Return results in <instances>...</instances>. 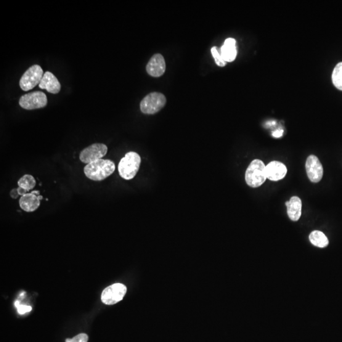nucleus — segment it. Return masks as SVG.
<instances>
[{
    "instance_id": "3",
    "label": "nucleus",
    "mask_w": 342,
    "mask_h": 342,
    "mask_svg": "<svg viewBox=\"0 0 342 342\" xmlns=\"http://www.w3.org/2000/svg\"><path fill=\"white\" fill-rule=\"evenodd\" d=\"M267 179L266 166L263 162L255 159L250 163L245 172L246 184L252 188L261 187Z\"/></svg>"
},
{
    "instance_id": "8",
    "label": "nucleus",
    "mask_w": 342,
    "mask_h": 342,
    "mask_svg": "<svg viewBox=\"0 0 342 342\" xmlns=\"http://www.w3.org/2000/svg\"><path fill=\"white\" fill-rule=\"evenodd\" d=\"M108 152L107 146L102 143H95L84 148L79 155L82 163L90 164L105 157Z\"/></svg>"
},
{
    "instance_id": "23",
    "label": "nucleus",
    "mask_w": 342,
    "mask_h": 342,
    "mask_svg": "<svg viewBox=\"0 0 342 342\" xmlns=\"http://www.w3.org/2000/svg\"><path fill=\"white\" fill-rule=\"evenodd\" d=\"M283 133V129H278L277 131H275L274 132H272V136L275 138H280L282 136Z\"/></svg>"
},
{
    "instance_id": "20",
    "label": "nucleus",
    "mask_w": 342,
    "mask_h": 342,
    "mask_svg": "<svg viewBox=\"0 0 342 342\" xmlns=\"http://www.w3.org/2000/svg\"><path fill=\"white\" fill-rule=\"evenodd\" d=\"M88 336L86 333H80L73 338L66 339L65 342H87Z\"/></svg>"
},
{
    "instance_id": "2",
    "label": "nucleus",
    "mask_w": 342,
    "mask_h": 342,
    "mask_svg": "<svg viewBox=\"0 0 342 342\" xmlns=\"http://www.w3.org/2000/svg\"><path fill=\"white\" fill-rule=\"evenodd\" d=\"M141 157L134 152L127 153L118 166L119 174L122 178L131 180L136 176L141 164Z\"/></svg>"
},
{
    "instance_id": "15",
    "label": "nucleus",
    "mask_w": 342,
    "mask_h": 342,
    "mask_svg": "<svg viewBox=\"0 0 342 342\" xmlns=\"http://www.w3.org/2000/svg\"><path fill=\"white\" fill-rule=\"evenodd\" d=\"M221 56L225 62H231L235 60L237 55L235 39L230 38L225 40L223 46L221 49Z\"/></svg>"
},
{
    "instance_id": "16",
    "label": "nucleus",
    "mask_w": 342,
    "mask_h": 342,
    "mask_svg": "<svg viewBox=\"0 0 342 342\" xmlns=\"http://www.w3.org/2000/svg\"><path fill=\"white\" fill-rule=\"evenodd\" d=\"M310 242L317 247L325 248L329 244L328 238L322 232L314 231L309 235Z\"/></svg>"
},
{
    "instance_id": "7",
    "label": "nucleus",
    "mask_w": 342,
    "mask_h": 342,
    "mask_svg": "<svg viewBox=\"0 0 342 342\" xmlns=\"http://www.w3.org/2000/svg\"><path fill=\"white\" fill-rule=\"evenodd\" d=\"M126 286L122 283H115L106 288L103 291L101 300L106 305H114L120 302L125 296Z\"/></svg>"
},
{
    "instance_id": "1",
    "label": "nucleus",
    "mask_w": 342,
    "mask_h": 342,
    "mask_svg": "<svg viewBox=\"0 0 342 342\" xmlns=\"http://www.w3.org/2000/svg\"><path fill=\"white\" fill-rule=\"evenodd\" d=\"M115 164L107 159H100L84 167V172L87 178L95 181H103L115 171Z\"/></svg>"
},
{
    "instance_id": "11",
    "label": "nucleus",
    "mask_w": 342,
    "mask_h": 342,
    "mask_svg": "<svg viewBox=\"0 0 342 342\" xmlns=\"http://www.w3.org/2000/svg\"><path fill=\"white\" fill-rule=\"evenodd\" d=\"M166 70L165 59L160 54L153 55L147 65V71L150 76L158 78L163 75Z\"/></svg>"
},
{
    "instance_id": "21",
    "label": "nucleus",
    "mask_w": 342,
    "mask_h": 342,
    "mask_svg": "<svg viewBox=\"0 0 342 342\" xmlns=\"http://www.w3.org/2000/svg\"><path fill=\"white\" fill-rule=\"evenodd\" d=\"M15 306L17 307V311L20 314H25L26 312H30L32 310V307L31 306L20 305L18 301H16L15 302Z\"/></svg>"
},
{
    "instance_id": "6",
    "label": "nucleus",
    "mask_w": 342,
    "mask_h": 342,
    "mask_svg": "<svg viewBox=\"0 0 342 342\" xmlns=\"http://www.w3.org/2000/svg\"><path fill=\"white\" fill-rule=\"evenodd\" d=\"M47 95L41 92H34L23 95L19 100L21 107L26 110H34L43 108L47 105Z\"/></svg>"
},
{
    "instance_id": "19",
    "label": "nucleus",
    "mask_w": 342,
    "mask_h": 342,
    "mask_svg": "<svg viewBox=\"0 0 342 342\" xmlns=\"http://www.w3.org/2000/svg\"><path fill=\"white\" fill-rule=\"evenodd\" d=\"M211 53L217 65L220 66V67H224L226 65V62H225L221 55L219 54L216 47L212 48Z\"/></svg>"
},
{
    "instance_id": "9",
    "label": "nucleus",
    "mask_w": 342,
    "mask_h": 342,
    "mask_svg": "<svg viewBox=\"0 0 342 342\" xmlns=\"http://www.w3.org/2000/svg\"><path fill=\"white\" fill-rule=\"evenodd\" d=\"M307 176L312 183H318L323 176V168L319 158L312 155L307 158L306 164Z\"/></svg>"
},
{
    "instance_id": "22",
    "label": "nucleus",
    "mask_w": 342,
    "mask_h": 342,
    "mask_svg": "<svg viewBox=\"0 0 342 342\" xmlns=\"http://www.w3.org/2000/svg\"><path fill=\"white\" fill-rule=\"evenodd\" d=\"M10 194V197H11L12 198H14V199H17L18 196H19V194H18L17 188H15V189L12 190Z\"/></svg>"
},
{
    "instance_id": "13",
    "label": "nucleus",
    "mask_w": 342,
    "mask_h": 342,
    "mask_svg": "<svg viewBox=\"0 0 342 342\" xmlns=\"http://www.w3.org/2000/svg\"><path fill=\"white\" fill-rule=\"evenodd\" d=\"M39 87L42 89H46L48 92L52 94H57L60 92L61 85L56 76L50 72H46L44 74Z\"/></svg>"
},
{
    "instance_id": "4",
    "label": "nucleus",
    "mask_w": 342,
    "mask_h": 342,
    "mask_svg": "<svg viewBox=\"0 0 342 342\" xmlns=\"http://www.w3.org/2000/svg\"><path fill=\"white\" fill-rule=\"evenodd\" d=\"M166 102V97L161 93H151L142 100L140 110L143 113L152 115L163 109Z\"/></svg>"
},
{
    "instance_id": "14",
    "label": "nucleus",
    "mask_w": 342,
    "mask_h": 342,
    "mask_svg": "<svg viewBox=\"0 0 342 342\" xmlns=\"http://www.w3.org/2000/svg\"><path fill=\"white\" fill-rule=\"evenodd\" d=\"M287 207V213L288 217L291 221H298L301 218L302 214V201L298 197L291 198L290 201L285 203Z\"/></svg>"
},
{
    "instance_id": "12",
    "label": "nucleus",
    "mask_w": 342,
    "mask_h": 342,
    "mask_svg": "<svg viewBox=\"0 0 342 342\" xmlns=\"http://www.w3.org/2000/svg\"><path fill=\"white\" fill-rule=\"evenodd\" d=\"M287 173L286 167L278 161H272L266 166L267 178L277 181L284 178Z\"/></svg>"
},
{
    "instance_id": "17",
    "label": "nucleus",
    "mask_w": 342,
    "mask_h": 342,
    "mask_svg": "<svg viewBox=\"0 0 342 342\" xmlns=\"http://www.w3.org/2000/svg\"><path fill=\"white\" fill-rule=\"evenodd\" d=\"M18 187L23 188L29 193L31 190L35 187L36 181L33 176L30 174H26L18 180L17 182Z\"/></svg>"
},
{
    "instance_id": "10",
    "label": "nucleus",
    "mask_w": 342,
    "mask_h": 342,
    "mask_svg": "<svg viewBox=\"0 0 342 342\" xmlns=\"http://www.w3.org/2000/svg\"><path fill=\"white\" fill-rule=\"evenodd\" d=\"M43 198L39 191H32L31 193L22 196L19 200L20 208L27 213L35 211L40 206V201Z\"/></svg>"
},
{
    "instance_id": "18",
    "label": "nucleus",
    "mask_w": 342,
    "mask_h": 342,
    "mask_svg": "<svg viewBox=\"0 0 342 342\" xmlns=\"http://www.w3.org/2000/svg\"><path fill=\"white\" fill-rule=\"evenodd\" d=\"M332 81L334 86L342 91V62L338 63L334 68Z\"/></svg>"
},
{
    "instance_id": "5",
    "label": "nucleus",
    "mask_w": 342,
    "mask_h": 342,
    "mask_svg": "<svg viewBox=\"0 0 342 342\" xmlns=\"http://www.w3.org/2000/svg\"><path fill=\"white\" fill-rule=\"evenodd\" d=\"M44 74L40 65H34L29 67L21 78L19 85L23 91L27 92L33 89L40 83Z\"/></svg>"
}]
</instances>
